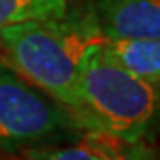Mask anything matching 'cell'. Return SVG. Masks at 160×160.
Returning a JSON list of instances; mask_svg holds the SVG:
<instances>
[{"instance_id":"1","label":"cell","mask_w":160,"mask_h":160,"mask_svg":"<svg viewBox=\"0 0 160 160\" xmlns=\"http://www.w3.org/2000/svg\"><path fill=\"white\" fill-rule=\"evenodd\" d=\"M102 38L82 16L18 23L0 30V48L22 78L75 114L80 69Z\"/></svg>"},{"instance_id":"2","label":"cell","mask_w":160,"mask_h":160,"mask_svg":"<svg viewBox=\"0 0 160 160\" xmlns=\"http://www.w3.org/2000/svg\"><path fill=\"white\" fill-rule=\"evenodd\" d=\"M75 119L87 132L123 141H141L160 109L158 87L118 64L102 43L80 69Z\"/></svg>"},{"instance_id":"3","label":"cell","mask_w":160,"mask_h":160,"mask_svg":"<svg viewBox=\"0 0 160 160\" xmlns=\"http://www.w3.org/2000/svg\"><path fill=\"white\" fill-rule=\"evenodd\" d=\"M82 128L64 105L20 75L0 68V148L55 142Z\"/></svg>"},{"instance_id":"4","label":"cell","mask_w":160,"mask_h":160,"mask_svg":"<svg viewBox=\"0 0 160 160\" xmlns=\"http://www.w3.org/2000/svg\"><path fill=\"white\" fill-rule=\"evenodd\" d=\"M80 16L102 39H160V0H87Z\"/></svg>"},{"instance_id":"5","label":"cell","mask_w":160,"mask_h":160,"mask_svg":"<svg viewBox=\"0 0 160 160\" xmlns=\"http://www.w3.org/2000/svg\"><path fill=\"white\" fill-rule=\"evenodd\" d=\"M102 48L135 77L160 86V39H102Z\"/></svg>"},{"instance_id":"6","label":"cell","mask_w":160,"mask_h":160,"mask_svg":"<svg viewBox=\"0 0 160 160\" xmlns=\"http://www.w3.org/2000/svg\"><path fill=\"white\" fill-rule=\"evenodd\" d=\"M68 12V0H0V30L18 23L50 20Z\"/></svg>"},{"instance_id":"7","label":"cell","mask_w":160,"mask_h":160,"mask_svg":"<svg viewBox=\"0 0 160 160\" xmlns=\"http://www.w3.org/2000/svg\"><path fill=\"white\" fill-rule=\"evenodd\" d=\"M98 160H160V151L141 141H123L102 132H86Z\"/></svg>"},{"instance_id":"8","label":"cell","mask_w":160,"mask_h":160,"mask_svg":"<svg viewBox=\"0 0 160 160\" xmlns=\"http://www.w3.org/2000/svg\"><path fill=\"white\" fill-rule=\"evenodd\" d=\"M27 160H98L92 146L86 137L78 144L64 146V148H45L30 149Z\"/></svg>"}]
</instances>
